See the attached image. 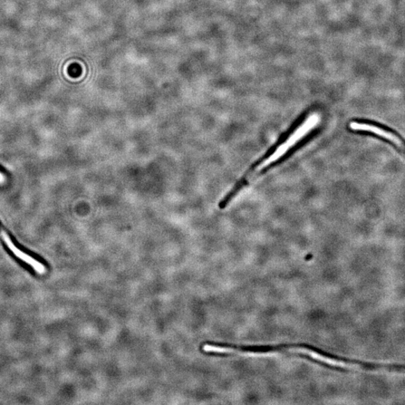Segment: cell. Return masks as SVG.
Instances as JSON below:
<instances>
[{
    "label": "cell",
    "mask_w": 405,
    "mask_h": 405,
    "mask_svg": "<svg viewBox=\"0 0 405 405\" xmlns=\"http://www.w3.org/2000/svg\"><path fill=\"white\" fill-rule=\"evenodd\" d=\"M350 129L354 132L367 133L375 138L391 143L405 153V139L395 129L379 122L368 120H358L352 121Z\"/></svg>",
    "instance_id": "cell-3"
},
{
    "label": "cell",
    "mask_w": 405,
    "mask_h": 405,
    "mask_svg": "<svg viewBox=\"0 0 405 405\" xmlns=\"http://www.w3.org/2000/svg\"><path fill=\"white\" fill-rule=\"evenodd\" d=\"M319 122V114L315 113L308 116L307 119L303 121L301 124L297 125V127L287 135V138L283 140V142L278 144L276 149L271 152V154H269L267 158L257 164L253 171H250L248 173V175L246 176L247 177H245V179H248L251 177L257 175L258 172L266 168L273 162H276L279 159L284 157L289 150L306 137V135L310 133L316 127L317 122Z\"/></svg>",
    "instance_id": "cell-1"
},
{
    "label": "cell",
    "mask_w": 405,
    "mask_h": 405,
    "mask_svg": "<svg viewBox=\"0 0 405 405\" xmlns=\"http://www.w3.org/2000/svg\"><path fill=\"white\" fill-rule=\"evenodd\" d=\"M5 180L1 167H0V183H2Z\"/></svg>",
    "instance_id": "cell-4"
},
{
    "label": "cell",
    "mask_w": 405,
    "mask_h": 405,
    "mask_svg": "<svg viewBox=\"0 0 405 405\" xmlns=\"http://www.w3.org/2000/svg\"><path fill=\"white\" fill-rule=\"evenodd\" d=\"M0 238L7 248L6 250L17 260H20L24 266L27 267L31 271L38 274H44L47 270V264L40 257L29 252L22 246L19 244L13 237L8 233V231L0 221Z\"/></svg>",
    "instance_id": "cell-2"
}]
</instances>
